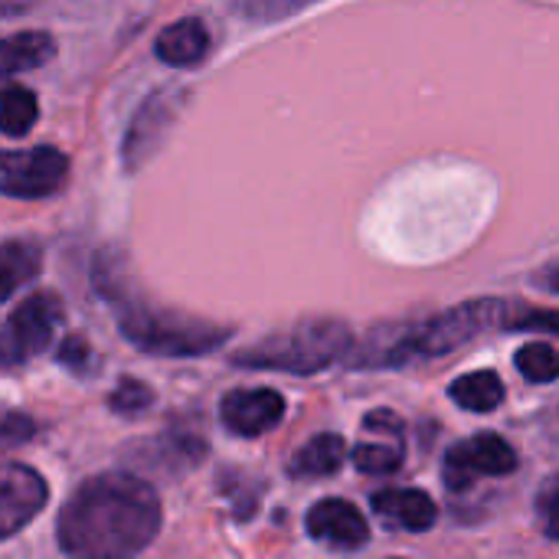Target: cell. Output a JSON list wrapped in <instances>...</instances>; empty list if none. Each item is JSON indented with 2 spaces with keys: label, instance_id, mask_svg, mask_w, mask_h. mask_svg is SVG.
<instances>
[{
  "label": "cell",
  "instance_id": "277c9868",
  "mask_svg": "<svg viewBox=\"0 0 559 559\" xmlns=\"http://www.w3.org/2000/svg\"><path fill=\"white\" fill-rule=\"evenodd\" d=\"M354 347L350 328L337 318H311L295 324L292 331L272 334L239 354H233V364L252 367V370H282L295 377H311L318 370H328L341 357H347Z\"/></svg>",
  "mask_w": 559,
  "mask_h": 559
},
{
  "label": "cell",
  "instance_id": "7a4b0ae2",
  "mask_svg": "<svg viewBox=\"0 0 559 559\" xmlns=\"http://www.w3.org/2000/svg\"><path fill=\"white\" fill-rule=\"evenodd\" d=\"M95 292L111 308L118 331L144 354L157 357H200L223 347L233 337L229 324H216L206 318H193L187 311H174L154 305L141 295L134 278L128 275V262L118 252H98L92 269Z\"/></svg>",
  "mask_w": 559,
  "mask_h": 559
},
{
  "label": "cell",
  "instance_id": "d4e9b609",
  "mask_svg": "<svg viewBox=\"0 0 559 559\" xmlns=\"http://www.w3.org/2000/svg\"><path fill=\"white\" fill-rule=\"evenodd\" d=\"M364 429L367 432H380V436H393V439H403V419L390 409H377L364 419Z\"/></svg>",
  "mask_w": 559,
  "mask_h": 559
},
{
  "label": "cell",
  "instance_id": "2e32d148",
  "mask_svg": "<svg viewBox=\"0 0 559 559\" xmlns=\"http://www.w3.org/2000/svg\"><path fill=\"white\" fill-rule=\"evenodd\" d=\"M56 56V39L43 29H23L3 39V75H16L26 69H39Z\"/></svg>",
  "mask_w": 559,
  "mask_h": 559
},
{
  "label": "cell",
  "instance_id": "7c38bea8",
  "mask_svg": "<svg viewBox=\"0 0 559 559\" xmlns=\"http://www.w3.org/2000/svg\"><path fill=\"white\" fill-rule=\"evenodd\" d=\"M370 504H373V511L390 527L413 531V534L429 531L436 524V518H439L436 501L426 491H416V488H386V491H377L370 498Z\"/></svg>",
  "mask_w": 559,
  "mask_h": 559
},
{
  "label": "cell",
  "instance_id": "5bb4252c",
  "mask_svg": "<svg viewBox=\"0 0 559 559\" xmlns=\"http://www.w3.org/2000/svg\"><path fill=\"white\" fill-rule=\"evenodd\" d=\"M344 459H347V442L337 432H324L298 449V455L288 465V475L292 478H328V475L341 472Z\"/></svg>",
  "mask_w": 559,
  "mask_h": 559
},
{
  "label": "cell",
  "instance_id": "6da1fadb",
  "mask_svg": "<svg viewBox=\"0 0 559 559\" xmlns=\"http://www.w3.org/2000/svg\"><path fill=\"white\" fill-rule=\"evenodd\" d=\"M160 531V501L134 475L88 478L59 511L56 534L62 554L82 559L134 557Z\"/></svg>",
  "mask_w": 559,
  "mask_h": 559
},
{
  "label": "cell",
  "instance_id": "83f0119b",
  "mask_svg": "<svg viewBox=\"0 0 559 559\" xmlns=\"http://www.w3.org/2000/svg\"><path fill=\"white\" fill-rule=\"evenodd\" d=\"M282 3H285L288 10H295V7H301V3H311V0H282Z\"/></svg>",
  "mask_w": 559,
  "mask_h": 559
},
{
  "label": "cell",
  "instance_id": "ac0fdd59",
  "mask_svg": "<svg viewBox=\"0 0 559 559\" xmlns=\"http://www.w3.org/2000/svg\"><path fill=\"white\" fill-rule=\"evenodd\" d=\"M0 124H3V134L7 138H23L33 124H36V115H39V105H36V95L23 85H7L3 88V108H0Z\"/></svg>",
  "mask_w": 559,
  "mask_h": 559
},
{
  "label": "cell",
  "instance_id": "44dd1931",
  "mask_svg": "<svg viewBox=\"0 0 559 559\" xmlns=\"http://www.w3.org/2000/svg\"><path fill=\"white\" fill-rule=\"evenodd\" d=\"M151 403H154L151 386H144L141 380H131V377H124V380L111 390V396H108V406H111V413H118V416H138V413H144Z\"/></svg>",
  "mask_w": 559,
  "mask_h": 559
},
{
  "label": "cell",
  "instance_id": "4fadbf2b",
  "mask_svg": "<svg viewBox=\"0 0 559 559\" xmlns=\"http://www.w3.org/2000/svg\"><path fill=\"white\" fill-rule=\"evenodd\" d=\"M210 49V33L203 26V20L197 16H183L170 26H164L154 39V52L160 62L177 66V69H190L197 62H203Z\"/></svg>",
  "mask_w": 559,
  "mask_h": 559
},
{
  "label": "cell",
  "instance_id": "cb8c5ba5",
  "mask_svg": "<svg viewBox=\"0 0 559 559\" xmlns=\"http://www.w3.org/2000/svg\"><path fill=\"white\" fill-rule=\"evenodd\" d=\"M26 439H33V423L23 413H7L3 416V445L7 449H16Z\"/></svg>",
  "mask_w": 559,
  "mask_h": 559
},
{
  "label": "cell",
  "instance_id": "4316f807",
  "mask_svg": "<svg viewBox=\"0 0 559 559\" xmlns=\"http://www.w3.org/2000/svg\"><path fill=\"white\" fill-rule=\"evenodd\" d=\"M544 285H547V288H554V292H559V272L547 275V278H544Z\"/></svg>",
  "mask_w": 559,
  "mask_h": 559
},
{
  "label": "cell",
  "instance_id": "d6986e66",
  "mask_svg": "<svg viewBox=\"0 0 559 559\" xmlns=\"http://www.w3.org/2000/svg\"><path fill=\"white\" fill-rule=\"evenodd\" d=\"M518 370L534 383H554L559 380V350L550 344H524L514 357Z\"/></svg>",
  "mask_w": 559,
  "mask_h": 559
},
{
  "label": "cell",
  "instance_id": "3957f363",
  "mask_svg": "<svg viewBox=\"0 0 559 559\" xmlns=\"http://www.w3.org/2000/svg\"><path fill=\"white\" fill-rule=\"evenodd\" d=\"M511 301L498 298H478L455 305L436 318L416 321V324H390L377 328L370 337H364L357 347H350L347 367L354 370H386V367H406L429 357L455 354L459 347L478 341L481 334L508 324Z\"/></svg>",
  "mask_w": 559,
  "mask_h": 559
},
{
  "label": "cell",
  "instance_id": "ba28073f",
  "mask_svg": "<svg viewBox=\"0 0 559 559\" xmlns=\"http://www.w3.org/2000/svg\"><path fill=\"white\" fill-rule=\"evenodd\" d=\"M46 481L39 472L26 465H3L0 472V537H13L20 527H26L43 508H46Z\"/></svg>",
  "mask_w": 559,
  "mask_h": 559
},
{
  "label": "cell",
  "instance_id": "52a82bcc",
  "mask_svg": "<svg viewBox=\"0 0 559 559\" xmlns=\"http://www.w3.org/2000/svg\"><path fill=\"white\" fill-rule=\"evenodd\" d=\"M518 468V452L501 439V436H475L459 442L449 455H445V485L452 491L468 488L475 478H501L511 475Z\"/></svg>",
  "mask_w": 559,
  "mask_h": 559
},
{
  "label": "cell",
  "instance_id": "e0dca14e",
  "mask_svg": "<svg viewBox=\"0 0 559 559\" xmlns=\"http://www.w3.org/2000/svg\"><path fill=\"white\" fill-rule=\"evenodd\" d=\"M39 269H43V252L33 242H20V239L3 242V255H0L3 285H0V298L10 301L16 295V288H23L26 282H33L39 275Z\"/></svg>",
  "mask_w": 559,
  "mask_h": 559
},
{
  "label": "cell",
  "instance_id": "7402d4cb",
  "mask_svg": "<svg viewBox=\"0 0 559 559\" xmlns=\"http://www.w3.org/2000/svg\"><path fill=\"white\" fill-rule=\"evenodd\" d=\"M504 328H511V331H547V334H557L559 337V311H550V308H521V305L511 301Z\"/></svg>",
  "mask_w": 559,
  "mask_h": 559
},
{
  "label": "cell",
  "instance_id": "9a60e30c",
  "mask_svg": "<svg viewBox=\"0 0 559 559\" xmlns=\"http://www.w3.org/2000/svg\"><path fill=\"white\" fill-rule=\"evenodd\" d=\"M449 396H452L455 406H462L468 413H495L504 403L508 390H504V380L495 370H475V373L459 377L449 386Z\"/></svg>",
  "mask_w": 559,
  "mask_h": 559
},
{
  "label": "cell",
  "instance_id": "5b68a950",
  "mask_svg": "<svg viewBox=\"0 0 559 559\" xmlns=\"http://www.w3.org/2000/svg\"><path fill=\"white\" fill-rule=\"evenodd\" d=\"M66 321V305L56 292H33L26 295L7 318L3 328V364L16 367L39 357L59 324Z\"/></svg>",
  "mask_w": 559,
  "mask_h": 559
},
{
  "label": "cell",
  "instance_id": "9c48e42d",
  "mask_svg": "<svg viewBox=\"0 0 559 559\" xmlns=\"http://www.w3.org/2000/svg\"><path fill=\"white\" fill-rule=\"evenodd\" d=\"M305 531L311 540H318L331 550H360L370 540L367 518L350 501H341V498L318 501L305 518Z\"/></svg>",
  "mask_w": 559,
  "mask_h": 559
},
{
  "label": "cell",
  "instance_id": "603a6c76",
  "mask_svg": "<svg viewBox=\"0 0 559 559\" xmlns=\"http://www.w3.org/2000/svg\"><path fill=\"white\" fill-rule=\"evenodd\" d=\"M88 357H92V350H88V344H85L82 337H66V341L59 344V350H56V360H59L62 367H69L72 373H85Z\"/></svg>",
  "mask_w": 559,
  "mask_h": 559
},
{
  "label": "cell",
  "instance_id": "8fae6325",
  "mask_svg": "<svg viewBox=\"0 0 559 559\" xmlns=\"http://www.w3.org/2000/svg\"><path fill=\"white\" fill-rule=\"evenodd\" d=\"M174 111H177V98L167 95V92H154L138 108V115H134V121H131V128L124 134V147H121V157H124L128 170H138L144 164V157L157 147L167 124L174 121Z\"/></svg>",
  "mask_w": 559,
  "mask_h": 559
},
{
  "label": "cell",
  "instance_id": "8992f818",
  "mask_svg": "<svg viewBox=\"0 0 559 559\" xmlns=\"http://www.w3.org/2000/svg\"><path fill=\"white\" fill-rule=\"evenodd\" d=\"M69 177V157L56 147H29V151H7L0 187L7 197L16 200H39L56 193Z\"/></svg>",
  "mask_w": 559,
  "mask_h": 559
},
{
  "label": "cell",
  "instance_id": "484cf974",
  "mask_svg": "<svg viewBox=\"0 0 559 559\" xmlns=\"http://www.w3.org/2000/svg\"><path fill=\"white\" fill-rule=\"evenodd\" d=\"M540 514H544V534H547L554 544H559V491H554L550 498H544Z\"/></svg>",
  "mask_w": 559,
  "mask_h": 559
},
{
  "label": "cell",
  "instance_id": "30bf717a",
  "mask_svg": "<svg viewBox=\"0 0 559 559\" xmlns=\"http://www.w3.org/2000/svg\"><path fill=\"white\" fill-rule=\"evenodd\" d=\"M285 416V400L278 390H233L223 396L219 419L233 436L255 439L269 429H275Z\"/></svg>",
  "mask_w": 559,
  "mask_h": 559
},
{
  "label": "cell",
  "instance_id": "ffe728a7",
  "mask_svg": "<svg viewBox=\"0 0 559 559\" xmlns=\"http://www.w3.org/2000/svg\"><path fill=\"white\" fill-rule=\"evenodd\" d=\"M354 465L364 475H393L403 465V449L400 442L396 445H357Z\"/></svg>",
  "mask_w": 559,
  "mask_h": 559
}]
</instances>
